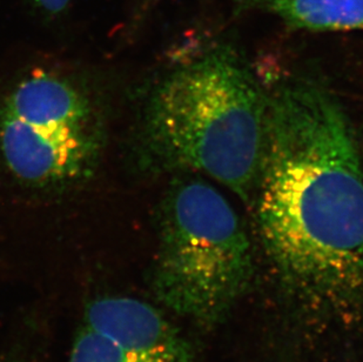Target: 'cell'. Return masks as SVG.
<instances>
[{
	"mask_svg": "<svg viewBox=\"0 0 363 362\" xmlns=\"http://www.w3.org/2000/svg\"><path fill=\"white\" fill-rule=\"evenodd\" d=\"M257 229L275 268L311 300L363 293V161L357 134L325 86L291 78L268 96L254 192Z\"/></svg>",
	"mask_w": 363,
	"mask_h": 362,
	"instance_id": "1",
	"label": "cell"
},
{
	"mask_svg": "<svg viewBox=\"0 0 363 362\" xmlns=\"http://www.w3.org/2000/svg\"><path fill=\"white\" fill-rule=\"evenodd\" d=\"M268 96L234 48L214 46L172 70L153 89L143 147L159 171L203 175L245 202L264 157Z\"/></svg>",
	"mask_w": 363,
	"mask_h": 362,
	"instance_id": "2",
	"label": "cell"
},
{
	"mask_svg": "<svg viewBox=\"0 0 363 362\" xmlns=\"http://www.w3.org/2000/svg\"><path fill=\"white\" fill-rule=\"evenodd\" d=\"M155 292L175 313L221 322L250 286L253 251L240 216L214 185L182 175L162 209Z\"/></svg>",
	"mask_w": 363,
	"mask_h": 362,
	"instance_id": "3",
	"label": "cell"
},
{
	"mask_svg": "<svg viewBox=\"0 0 363 362\" xmlns=\"http://www.w3.org/2000/svg\"><path fill=\"white\" fill-rule=\"evenodd\" d=\"M106 141L99 102L69 75L35 71L0 105V155L30 187L62 190L91 178Z\"/></svg>",
	"mask_w": 363,
	"mask_h": 362,
	"instance_id": "4",
	"label": "cell"
},
{
	"mask_svg": "<svg viewBox=\"0 0 363 362\" xmlns=\"http://www.w3.org/2000/svg\"><path fill=\"white\" fill-rule=\"evenodd\" d=\"M296 28L313 31L363 30V0H239Z\"/></svg>",
	"mask_w": 363,
	"mask_h": 362,
	"instance_id": "5",
	"label": "cell"
},
{
	"mask_svg": "<svg viewBox=\"0 0 363 362\" xmlns=\"http://www.w3.org/2000/svg\"><path fill=\"white\" fill-rule=\"evenodd\" d=\"M69 362L193 361L184 342L159 349L132 347L82 324L73 344Z\"/></svg>",
	"mask_w": 363,
	"mask_h": 362,
	"instance_id": "6",
	"label": "cell"
},
{
	"mask_svg": "<svg viewBox=\"0 0 363 362\" xmlns=\"http://www.w3.org/2000/svg\"><path fill=\"white\" fill-rule=\"evenodd\" d=\"M41 10L50 14L60 13L69 6L71 0H33Z\"/></svg>",
	"mask_w": 363,
	"mask_h": 362,
	"instance_id": "7",
	"label": "cell"
}]
</instances>
